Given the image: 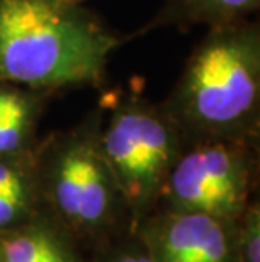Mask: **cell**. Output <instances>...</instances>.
Instances as JSON below:
<instances>
[{
	"instance_id": "obj_1",
	"label": "cell",
	"mask_w": 260,
	"mask_h": 262,
	"mask_svg": "<svg viewBox=\"0 0 260 262\" xmlns=\"http://www.w3.org/2000/svg\"><path fill=\"white\" fill-rule=\"evenodd\" d=\"M186 142L260 139V24L208 27L160 103Z\"/></svg>"
},
{
	"instance_id": "obj_2",
	"label": "cell",
	"mask_w": 260,
	"mask_h": 262,
	"mask_svg": "<svg viewBox=\"0 0 260 262\" xmlns=\"http://www.w3.org/2000/svg\"><path fill=\"white\" fill-rule=\"evenodd\" d=\"M120 44L95 15L63 0H0V80L54 93L98 85Z\"/></svg>"
},
{
	"instance_id": "obj_3",
	"label": "cell",
	"mask_w": 260,
	"mask_h": 262,
	"mask_svg": "<svg viewBox=\"0 0 260 262\" xmlns=\"http://www.w3.org/2000/svg\"><path fill=\"white\" fill-rule=\"evenodd\" d=\"M100 107L34 147L42 205L88 249L132 230V219L100 147Z\"/></svg>"
},
{
	"instance_id": "obj_4",
	"label": "cell",
	"mask_w": 260,
	"mask_h": 262,
	"mask_svg": "<svg viewBox=\"0 0 260 262\" xmlns=\"http://www.w3.org/2000/svg\"><path fill=\"white\" fill-rule=\"evenodd\" d=\"M98 107L100 147L134 228L157 208L166 178L186 139L166 110L134 86L105 95Z\"/></svg>"
},
{
	"instance_id": "obj_5",
	"label": "cell",
	"mask_w": 260,
	"mask_h": 262,
	"mask_svg": "<svg viewBox=\"0 0 260 262\" xmlns=\"http://www.w3.org/2000/svg\"><path fill=\"white\" fill-rule=\"evenodd\" d=\"M257 185L258 139L191 141L166 178L157 208L237 220L257 198Z\"/></svg>"
},
{
	"instance_id": "obj_6",
	"label": "cell",
	"mask_w": 260,
	"mask_h": 262,
	"mask_svg": "<svg viewBox=\"0 0 260 262\" xmlns=\"http://www.w3.org/2000/svg\"><path fill=\"white\" fill-rule=\"evenodd\" d=\"M134 230L154 262H239V219L157 208Z\"/></svg>"
},
{
	"instance_id": "obj_7",
	"label": "cell",
	"mask_w": 260,
	"mask_h": 262,
	"mask_svg": "<svg viewBox=\"0 0 260 262\" xmlns=\"http://www.w3.org/2000/svg\"><path fill=\"white\" fill-rule=\"evenodd\" d=\"M91 249L46 208L29 222L0 232V262H88Z\"/></svg>"
},
{
	"instance_id": "obj_8",
	"label": "cell",
	"mask_w": 260,
	"mask_h": 262,
	"mask_svg": "<svg viewBox=\"0 0 260 262\" xmlns=\"http://www.w3.org/2000/svg\"><path fill=\"white\" fill-rule=\"evenodd\" d=\"M49 95L0 80V158L36 147Z\"/></svg>"
},
{
	"instance_id": "obj_9",
	"label": "cell",
	"mask_w": 260,
	"mask_h": 262,
	"mask_svg": "<svg viewBox=\"0 0 260 262\" xmlns=\"http://www.w3.org/2000/svg\"><path fill=\"white\" fill-rule=\"evenodd\" d=\"M44 208L34 149L0 158V232L29 222Z\"/></svg>"
},
{
	"instance_id": "obj_10",
	"label": "cell",
	"mask_w": 260,
	"mask_h": 262,
	"mask_svg": "<svg viewBox=\"0 0 260 262\" xmlns=\"http://www.w3.org/2000/svg\"><path fill=\"white\" fill-rule=\"evenodd\" d=\"M260 0H166L157 15L140 31L154 27L221 26L252 19L258 12Z\"/></svg>"
},
{
	"instance_id": "obj_11",
	"label": "cell",
	"mask_w": 260,
	"mask_h": 262,
	"mask_svg": "<svg viewBox=\"0 0 260 262\" xmlns=\"http://www.w3.org/2000/svg\"><path fill=\"white\" fill-rule=\"evenodd\" d=\"M88 262H154L146 242L134 228L91 250Z\"/></svg>"
},
{
	"instance_id": "obj_12",
	"label": "cell",
	"mask_w": 260,
	"mask_h": 262,
	"mask_svg": "<svg viewBox=\"0 0 260 262\" xmlns=\"http://www.w3.org/2000/svg\"><path fill=\"white\" fill-rule=\"evenodd\" d=\"M239 262H260V203L253 198L239 219Z\"/></svg>"
},
{
	"instance_id": "obj_13",
	"label": "cell",
	"mask_w": 260,
	"mask_h": 262,
	"mask_svg": "<svg viewBox=\"0 0 260 262\" xmlns=\"http://www.w3.org/2000/svg\"><path fill=\"white\" fill-rule=\"evenodd\" d=\"M63 2H68V4H75V5H81L85 0H63Z\"/></svg>"
}]
</instances>
